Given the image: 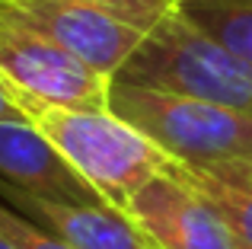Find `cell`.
<instances>
[{"instance_id": "obj_1", "label": "cell", "mask_w": 252, "mask_h": 249, "mask_svg": "<svg viewBox=\"0 0 252 249\" xmlns=\"http://www.w3.org/2000/svg\"><path fill=\"white\" fill-rule=\"evenodd\" d=\"M23 109L109 208L125 211L150 179L169 173L172 156L109 109H58L26 99Z\"/></svg>"}, {"instance_id": "obj_2", "label": "cell", "mask_w": 252, "mask_h": 249, "mask_svg": "<svg viewBox=\"0 0 252 249\" xmlns=\"http://www.w3.org/2000/svg\"><path fill=\"white\" fill-rule=\"evenodd\" d=\"M115 80L252 115V64L189 23L172 3Z\"/></svg>"}, {"instance_id": "obj_3", "label": "cell", "mask_w": 252, "mask_h": 249, "mask_svg": "<svg viewBox=\"0 0 252 249\" xmlns=\"http://www.w3.org/2000/svg\"><path fill=\"white\" fill-rule=\"evenodd\" d=\"M109 112L134 124L176 163L252 160V115L233 109L112 80Z\"/></svg>"}, {"instance_id": "obj_4", "label": "cell", "mask_w": 252, "mask_h": 249, "mask_svg": "<svg viewBox=\"0 0 252 249\" xmlns=\"http://www.w3.org/2000/svg\"><path fill=\"white\" fill-rule=\"evenodd\" d=\"M0 13L42 32L93 70L112 77L141 48L160 19L96 0H0Z\"/></svg>"}, {"instance_id": "obj_5", "label": "cell", "mask_w": 252, "mask_h": 249, "mask_svg": "<svg viewBox=\"0 0 252 249\" xmlns=\"http://www.w3.org/2000/svg\"><path fill=\"white\" fill-rule=\"evenodd\" d=\"M0 74L19 102L58 109H109L112 77L93 70L42 32L0 13Z\"/></svg>"}, {"instance_id": "obj_6", "label": "cell", "mask_w": 252, "mask_h": 249, "mask_svg": "<svg viewBox=\"0 0 252 249\" xmlns=\"http://www.w3.org/2000/svg\"><path fill=\"white\" fill-rule=\"evenodd\" d=\"M125 214L150 249H243L220 214L172 173L150 179Z\"/></svg>"}, {"instance_id": "obj_7", "label": "cell", "mask_w": 252, "mask_h": 249, "mask_svg": "<svg viewBox=\"0 0 252 249\" xmlns=\"http://www.w3.org/2000/svg\"><path fill=\"white\" fill-rule=\"evenodd\" d=\"M0 186L48 201H102L35 122H0Z\"/></svg>"}, {"instance_id": "obj_8", "label": "cell", "mask_w": 252, "mask_h": 249, "mask_svg": "<svg viewBox=\"0 0 252 249\" xmlns=\"http://www.w3.org/2000/svg\"><path fill=\"white\" fill-rule=\"evenodd\" d=\"M0 201H10L13 211H19L32 224L61 237L74 249H150L128 214L102 205V201H96V205L48 201L35 198V195H23L6 186H0Z\"/></svg>"}, {"instance_id": "obj_9", "label": "cell", "mask_w": 252, "mask_h": 249, "mask_svg": "<svg viewBox=\"0 0 252 249\" xmlns=\"http://www.w3.org/2000/svg\"><path fill=\"white\" fill-rule=\"evenodd\" d=\"M169 173L198 192L230 227L243 249H252V160L169 163Z\"/></svg>"}, {"instance_id": "obj_10", "label": "cell", "mask_w": 252, "mask_h": 249, "mask_svg": "<svg viewBox=\"0 0 252 249\" xmlns=\"http://www.w3.org/2000/svg\"><path fill=\"white\" fill-rule=\"evenodd\" d=\"M195 29L252 64V0H176Z\"/></svg>"}, {"instance_id": "obj_11", "label": "cell", "mask_w": 252, "mask_h": 249, "mask_svg": "<svg viewBox=\"0 0 252 249\" xmlns=\"http://www.w3.org/2000/svg\"><path fill=\"white\" fill-rule=\"evenodd\" d=\"M0 233L10 237L19 249H74V246L64 243L61 237H55L45 227L32 224L29 218H23L19 211H13L3 201H0Z\"/></svg>"}, {"instance_id": "obj_12", "label": "cell", "mask_w": 252, "mask_h": 249, "mask_svg": "<svg viewBox=\"0 0 252 249\" xmlns=\"http://www.w3.org/2000/svg\"><path fill=\"white\" fill-rule=\"evenodd\" d=\"M96 3H109V6H118V10H131V13H144V16L160 19L163 13L172 10L176 0H96Z\"/></svg>"}, {"instance_id": "obj_13", "label": "cell", "mask_w": 252, "mask_h": 249, "mask_svg": "<svg viewBox=\"0 0 252 249\" xmlns=\"http://www.w3.org/2000/svg\"><path fill=\"white\" fill-rule=\"evenodd\" d=\"M0 122H32L19 102L16 90L3 80V74H0Z\"/></svg>"}, {"instance_id": "obj_14", "label": "cell", "mask_w": 252, "mask_h": 249, "mask_svg": "<svg viewBox=\"0 0 252 249\" xmlns=\"http://www.w3.org/2000/svg\"><path fill=\"white\" fill-rule=\"evenodd\" d=\"M0 249H19L16 243H13L10 237H3V233H0Z\"/></svg>"}]
</instances>
